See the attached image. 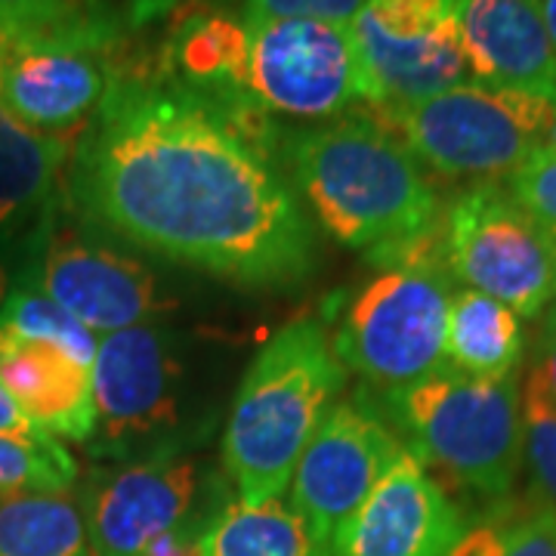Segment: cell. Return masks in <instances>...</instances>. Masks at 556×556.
Returning <instances> with one entry per match:
<instances>
[{"label": "cell", "mask_w": 556, "mask_h": 556, "mask_svg": "<svg viewBox=\"0 0 556 556\" xmlns=\"http://www.w3.org/2000/svg\"><path fill=\"white\" fill-rule=\"evenodd\" d=\"M62 201L105 239L236 288L291 291L316 273V226L281 164L134 50L72 146Z\"/></svg>", "instance_id": "1"}, {"label": "cell", "mask_w": 556, "mask_h": 556, "mask_svg": "<svg viewBox=\"0 0 556 556\" xmlns=\"http://www.w3.org/2000/svg\"><path fill=\"white\" fill-rule=\"evenodd\" d=\"M276 159L313 223L365 257L439 229L433 182L371 112L281 130Z\"/></svg>", "instance_id": "2"}, {"label": "cell", "mask_w": 556, "mask_h": 556, "mask_svg": "<svg viewBox=\"0 0 556 556\" xmlns=\"http://www.w3.org/2000/svg\"><path fill=\"white\" fill-rule=\"evenodd\" d=\"M346 368L328 321H285L251 358L223 430V470L244 504L288 492L303 448L338 402Z\"/></svg>", "instance_id": "3"}, {"label": "cell", "mask_w": 556, "mask_h": 556, "mask_svg": "<svg viewBox=\"0 0 556 556\" xmlns=\"http://www.w3.org/2000/svg\"><path fill=\"white\" fill-rule=\"evenodd\" d=\"M375 273L334 306L331 343L340 365L371 393L408 387L445 368V328L455 278L439 251V229L371 254Z\"/></svg>", "instance_id": "4"}, {"label": "cell", "mask_w": 556, "mask_h": 556, "mask_svg": "<svg viewBox=\"0 0 556 556\" xmlns=\"http://www.w3.org/2000/svg\"><path fill=\"white\" fill-rule=\"evenodd\" d=\"M371 396L424 467H433L492 504L510 497L522 470L517 375L473 378L445 365L408 387Z\"/></svg>", "instance_id": "5"}, {"label": "cell", "mask_w": 556, "mask_h": 556, "mask_svg": "<svg viewBox=\"0 0 556 556\" xmlns=\"http://www.w3.org/2000/svg\"><path fill=\"white\" fill-rule=\"evenodd\" d=\"M164 13V0L118 13L109 0H78L65 20L0 38V102L40 137L75 142L130 56V31Z\"/></svg>", "instance_id": "6"}, {"label": "cell", "mask_w": 556, "mask_h": 556, "mask_svg": "<svg viewBox=\"0 0 556 556\" xmlns=\"http://www.w3.org/2000/svg\"><path fill=\"white\" fill-rule=\"evenodd\" d=\"M368 112L420 167L473 182L510 177L556 127V97L485 87L477 80L412 105Z\"/></svg>", "instance_id": "7"}, {"label": "cell", "mask_w": 556, "mask_h": 556, "mask_svg": "<svg viewBox=\"0 0 556 556\" xmlns=\"http://www.w3.org/2000/svg\"><path fill=\"white\" fill-rule=\"evenodd\" d=\"M97 427L87 452L109 464L186 452V346L161 318L102 334L93 358Z\"/></svg>", "instance_id": "8"}, {"label": "cell", "mask_w": 556, "mask_h": 556, "mask_svg": "<svg viewBox=\"0 0 556 556\" xmlns=\"http://www.w3.org/2000/svg\"><path fill=\"white\" fill-rule=\"evenodd\" d=\"M16 285L60 303L97 338L174 309L152 266L84 226L62 199L28 229Z\"/></svg>", "instance_id": "9"}, {"label": "cell", "mask_w": 556, "mask_h": 556, "mask_svg": "<svg viewBox=\"0 0 556 556\" xmlns=\"http://www.w3.org/2000/svg\"><path fill=\"white\" fill-rule=\"evenodd\" d=\"M439 251L460 288L519 318H541L556 303V239L497 182H473L448 201Z\"/></svg>", "instance_id": "10"}, {"label": "cell", "mask_w": 556, "mask_h": 556, "mask_svg": "<svg viewBox=\"0 0 556 556\" xmlns=\"http://www.w3.org/2000/svg\"><path fill=\"white\" fill-rule=\"evenodd\" d=\"M248 31L244 93L266 118L321 124L368 105L350 25L239 13Z\"/></svg>", "instance_id": "11"}, {"label": "cell", "mask_w": 556, "mask_h": 556, "mask_svg": "<svg viewBox=\"0 0 556 556\" xmlns=\"http://www.w3.org/2000/svg\"><path fill=\"white\" fill-rule=\"evenodd\" d=\"M402 452V439L368 393L331 405L288 485V504L325 554Z\"/></svg>", "instance_id": "12"}, {"label": "cell", "mask_w": 556, "mask_h": 556, "mask_svg": "<svg viewBox=\"0 0 556 556\" xmlns=\"http://www.w3.org/2000/svg\"><path fill=\"white\" fill-rule=\"evenodd\" d=\"M211 485L214 477L186 452L139 457L90 473L75 495L90 556H142L174 526L226 504L211 497Z\"/></svg>", "instance_id": "13"}, {"label": "cell", "mask_w": 556, "mask_h": 556, "mask_svg": "<svg viewBox=\"0 0 556 556\" xmlns=\"http://www.w3.org/2000/svg\"><path fill=\"white\" fill-rule=\"evenodd\" d=\"M464 529L445 485L405 448L325 556H452Z\"/></svg>", "instance_id": "14"}, {"label": "cell", "mask_w": 556, "mask_h": 556, "mask_svg": "<svg viewBox=\"0 0 556 556\" xmlns=\"http://www.w3.org/2000/svg\"><path fill=\"white\" fill-rule=\"evenodd\" d=\"M470 80L556 97V50L538 0H457Z\"/></svg>", "instance_id": "15"}, {"label": "cell", "mask_w": 556, "mask_h": 556, "mask_svg": "<svg viewBox=\"0 0 556 556\" xmlns=\"http://www.w3.org/2000/svg\"><path fill=\"white\" fill-rule=\"evenodd\" d=\"M0 387L53 439L87 445L93 437V371L56 346L0 328Z\"/></svg>", "instance_id": "16"}, {"label": "cell", "mask_w": 556, "mask_h": 556, "mask_svg": "<svg viewBox=\"0 0 556 556\" xmlns=\"http://www.w3.org/2000/svg\"><path fill=\"white\" fill-rule=\"evenodd\" d=\"M350 28L365 68L368 109L412 105L470 84V65L457 25L427 38H393L362 16H356Z\"/></svg>", "instance_id": "17"}, {"label": "cell", "mask_w": 556, "mask_h": 556, "mask_svg": "<svg viewBox=\"0 0 556 556\" xmlns=\"http://www.w3.org/2000/svg\"><path fill=\"white\" fill-rule=\"evenodd\" d=\"M72 146L28 130L0 102V229L28 232L62 199Z\"/></svg>", "instance_id": "18"}, {"label": "cell", "mask_w": 556, "mask_h": 556, "mask_svg": "<svg viewBox=\"0 0 556 556\" xmlns=\"http://www.w3.org/2000/svg\"><path fill=\"white\" fill-rule=\"evenodd\" d=\"M526 356L522 318L501 300L457 288L448 306L445 365L473 378H510Z\"/></svg>", "instance_id": "19"}, {"label": "cell", "mask_w": 556, "mask_h": 556, "mask_svg": "<svg viewBox=\"0 0 556 556\" xmlns=\"http://www.w3.org/2000/svg\"><path fill=\"white\" fill-rule=\"evenodd\" d=\"M204 556H325V551L285 497L263 504L236 497L211 519Z\"/></svg>", "instance_id": "20"}, {"label": "cell", "mask_w": 556, "mask_h": 556, "mask_svg": "<svg viewBox=\"0 0 556 556\" xmlns=\"http://www.w3.org/2000/svg\"><path fill=\"white\" fill-rule=\"evenodd\" d=\"M0 556H90L75 492L0 495Z\"/></svg>", "instance_id": "21"}, {"label": "cell", "mask_w": 556, "mask_h": 556, "mask_svg": "<svg viewBox=\"0 0 556 556\" xmlns=\"http://www.w3.org/2000/svg\"><path fill=\"white\" fill-rule=\"evenodd\" d=\"M452 556H556V519L529 501H497L477 522H467Z\"/></svg>", "instance_id": "22"}, {"label": "cell", "mask_w": 556, "mask_h": 556, "mask_svg": "<svg viewBox=\"0 0 556 556\" xmlns=\"http://www.w3.org/2000/svg\"><path fill=\"white\" fill-rule=\"evenodd\" d=\"M0 328H7V331H13L25 340L50 343L62 353H68L80 365L93 368L100 338L90 328H84L78 318L68 316L60 303L43 298L35 288H25V285L13 288V294L0 306Z\"/></svg>", "instance_id": "23"}, {"label": "cell", "mask_w": 556, "mask_h": 556, "mask_svg": "<svg viewBox=\"0 0 556 556\" xmlns=\"http://www.w3.org/2000/svg\"><path fill=\"white\" fill-rule=\"evenodd\" d=\"M78 460L60 439H20L0 433V495L7 492H72Z\"/></svg>", "instance_id": "24"}, {"label": "cell", "mask_w": 556, "mask_h": 556, "mask_svg": "<svg viewBox=\"0 0 556 556\" xmlns=\"http://www.w3.org/2000/svg\"><path fill=\"white\" fill-rule=\"evenodd\" d=\"M522 467L526 501L556 519V408L529 380L522 387Z\"/></svg>", "instance_id": "25"}, {"label": "cell", "mask_w": 556, "mask_h": 556, "mask_svg": "<svg viewBox=\"0 0 556 556\" xmlns=\"http://www.w3.org/2000/svg\"><path fill=\"white\" fill-rule=\"evenodd\" d=\"M365 22L393 38H427L457 25V0H365Z\"/></svg>", "instance_id": "26"}, {"label": "cell", "mask_w": 556, "mask_h": 556, "mask_svg": "<svg viewBox=\"0 0 556 556\" xmlns=\"http://www.w3.org/2000/svg\"><path fill=\"white\" fill-rule=\"evenodd\" d=\"M507 192L556 239V139H547L519 164Z\"/></svg>", "instance_id": "27"}, {"label": "cell", "mask_w": 556, "mask_h": 556, "mask_svg": "<svg viewBox=\"0 0 556 556\" xmlns=\"http://www.w3.org/2000/svg\"><path fill=\"white\" fill-rule=\"evenodd\" d=\"M219 7H229L239 13L254 16H276V20H318L334 25H353L365 0H217Z\"/></svg>", "instance_id": "28"}, {"label": "cell", "mask_w": 556, "mask_h": 556, "mask_svg": "<svg viewBox=\"0 0 556 556\" xmlns=\"http://www.w3.org/2000/svg\"><path fill=\"white\" fill-rule=\"evenodd\" d=\"M78 0H0V35H22L65 20Z\"/></svg>", "instance_id": "29"}, {"label": "cell", "mask_w": 556, "mask_h": 556, "mask_svg": "<svg viewBox=\"0 0 556 556\" xmlns=\"http://www.w3.org/2000/svg\"><path fill=\"white\" fill-rule=\"evenodd\" d=\"M529 383L556 408V303L541 316V331L532 350Z\"/></svg>", "instance_id": "30"}, {"label": "cell", "mask_w": 556, "mask_h": 556, "mask_svg": "<svg viewBox=\"0 0 556 556\" xmlns=\"http://www.w3.org/2000/svg\"><path fill=\"white\" fill-rule=\"evenodd\" d=\"M217 510H204V514H195L186 522L174 526L170 532L155 538L142 556H204V532H207Z\"/></svg>", "instance_id": "31"}, {"label": "cell", "mask_w": 556, "mask_h": 556, "mask_svg": "<svg viewBox=\"0 0 556 556\" xmlns=\"http://www.w3.org/2000/svg\"><path fill=\"white\" fill-rule=\"evenodd\" d=\"M25 239L28 232L20 229H0V306L13 294L20 281L22 260H25Z\"/></svg>", "instance_id": "32"}, {"label": "cell", "mask_w": 556, "mask_h": 556, "mask_svg": "<svg viewBox=\"0 0 556 556\" xmlns=\"http://www.w3.org/2000/svg\"><path fill=\"white\" fill-rule=\"evenodd\" d=\"M0 433L3 437H20V439H47L50 433H43L40 427H35L28 417L22 415L20 405L10 399V393L0 387Z\"/></svg>", "instance_id": "33"}, {"label": "cell", "mask_w": 556, "mask_h": 556, "mask_svg": "<svg viewBox=\"0 0 556 556\" xmlns=\"http://www.w3.org/2000/svg\"><path fill=\"white\" fill-rule=\"evenodd\" d=\"M538 10H541L544 28H547V35H551V40H554V50H556V0H538Z\"/></svg>", "instance_id": "34"}, {"label": "cell", "mask_w": 556, "mask_h": 556, "mask_svg": "<svg viewBox=\"0 0 556 556\" xmlns=\"http://www.w3.org/2000/svg\"><path fill=\"white\" fill-rule=\"evenodd\" d=\"M0 38H3V35H0Z\"/></svg>", "instance_id": "35"}]
</instances>
